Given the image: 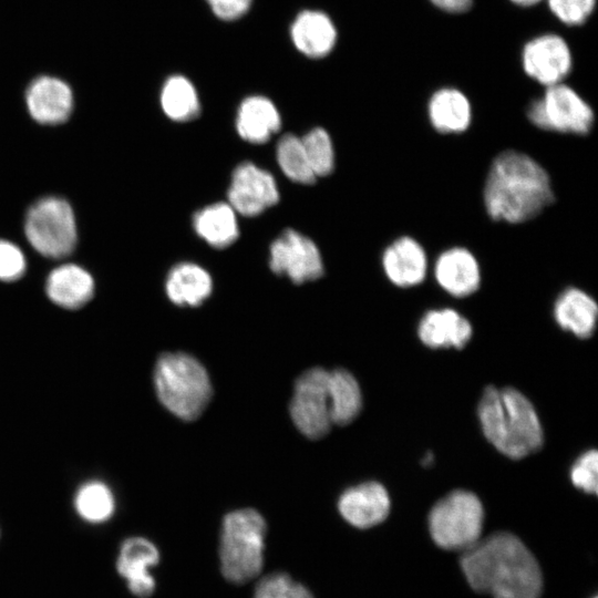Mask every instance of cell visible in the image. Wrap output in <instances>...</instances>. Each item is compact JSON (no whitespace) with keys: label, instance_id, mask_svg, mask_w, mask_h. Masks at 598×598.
Masks as SVG:
<instances>
[{"label":"cell","instance_id":"cell-36","mask_svg":"<svg viewBox=\"0 0 598 598\" xmlns=\"http://www.w3.org/2000/svg\"><path fill=\"white\" fill-rule=\"evenodd\" d=\"M436 7L454 13L467 11L473 0H431Z\"/></svg>","mask_w":598,"mask_h":598},{"label":"cell","instance_id":"cell-3","mask_svg":"<svg viewBox=\"0 0 598 598\" xmlns=\"http://www.w3.org/2000/svg\"><path fill=\"white\" fill-rule=\"evenodd\" d=\"M478 419L491 444L511 458L525 457L543 445L537 413L515 389L486 388L478 404Z\"/></svg>","mask_w":598,"mask_h":598},{"label":"cell","instance_id":"cell-11","mask_svg":"<svg viewBox=\"0 0 598 598\" xmlns=\"http://www.w3.org/2000/svg\"><path fill=\"white\" fill-rule=\"evenodd\" d=\"M227 197L236 213L254 217L276 205L279 192L269 172L251 162H243L233 172Z\"/></svg>","mask_w":598,"mask_h":598},{"label":"cell","instance_id":"cell-20","mask_svg":"<svg viewBox=\"0 0 598 598\" xmlns=\"http://www.w3.org/2000/svg\"><path fill=\"white\" fill-rule=\"evenodd\" d=\"M45 292L56 306L75 310L92 299L94 280L84 268L74 264H65L50 272Z\"/></svg>","mask_w":598,"mask_h":598},{"label":"cell","instance_id":"cell-23","mask_svg":"<svg viewBox=\"0 0 598 598\" xmlns=\"http://www.w3.org/2000/svg\"><path fill=\"white\" fill-rule=\"evenodd\" d=\"M165 289L173 303L198 307L210 296L213 280L203 267L193 262H181L168 272Z\"/></svg>","mask_w":598,"mask_h":598},{"label":"cell","instance_id":"cell-38","mask_svg":"<svg viewBox=\"0 0 598 598\" xmlns=\"http://www.w3.org/2000/svg\"><path fill=\"white\" fill-rule=\"evenodd\" d=\"M594 598H597L596 596Z\"/></svg>","mask_w":598,"mask_h":598},{"label":"cell","instance_id":"cell-9","mask_svg":"<svg viewBox=\"0 0 598 598\" xmlns=\"http://www.w3.org/2000/svg\"><path fill=\"white\" fill-rule=\"evenodd\" d=\"M290 415L296 427L307 437L324 436L332 424L329 401V372L323 368L305 371L295 383Z\"/></svg>","mask_w":598,"mask_h":598},{"label":"cell","instance_id":"cell-1","mask_svg":"<svg viewBox=\"0 0 598 598\" xmlns=\"http://www.w3.org/2000/svg\"><path fill=\"white\" fill-rule=\"evenodd\" d=\"M470 586L493 598H539L543 577L539 565L511 533H496L478 540L461 557Z\"/></svg>","mask_w":598,"mask_h":598},{"label":"cell","instance_id":"cell-16","mask_svg":"<svg viewBox=\"0 0 598 598\" xmlns=\"http://www.w3.org/2000/svg\"><path fill=\"white\" fill-rule=\"evenodd\" d=\"M342 517L352 526L369 528L383 522L390 512L386 489L377 482H365L344 491L338 502Z\"/></svg>","mask_w":598,"mask_h":598},{"label":"cell","instance_id":"cell-32","mask_svg":"<svg viewBox=\"0 0 598 598\" xmlns=\"http://www.w3.org/2000/svg\"><path fill=\"white\" fill-rule=\"evenodd\" d=\"M570 478L577 488L589 494L597 493L598 453L596 450L587 451L579 456L571 467Z\"/></svg>","mask_w":598,"mask_h":598},{"label":"cell","instance_id":"cell-2","mask_svg":"<svg viewBox=\"0 0 598 598\" xmlns=\"http://www.w3.org/2000/svg\"><path fill=\"white\" fill-rule=\"evenodd\" d=\"M483 197L488 216L508 224L535 218L555 198L546 169L529 155L517 151L502 152L493 159Z\"/></svg>","mask_w":598,"mask_h":598},{"label":"cell","instance_id":"cell-18","mask_svg":"<svg viewBox=\"0 0 598 598\" xmlns=\"http://www.w3.org/2000/svg\"><path fill=\"white\" fill-rule=\"evenodd\" d=\"M473 333L470 321L457 311L445 308L427 311L420 320L417 334L430 348H463Z\"/></svg>","mask_w":598,"mask_h":598},{"label":"cell","instance_id":"cell-30","mask_svg":"<svg viewBox=\"0 0 598 598\" xmlns=\"http://www.w3.org/2000/svg\"><path fill=\"white\" fill-rule=\"evenodd\" d=\"M300 140L316 177L329 175L334 167V151L327 131L316 127L300 137Z\"/></svg>","mask_w":598,"mask_h":598},{"label":"cell","instance_id":"cell-10","mask_svg":"<svg viewBox=\"0 0 598 598\" xmlns=\"http://www.w3.org/2000/svg\"><path fill=\"white\" fill-rule=\"evenodd\" d=\"M269 266L276 275L293 283L316 280L323 274V262L316 244L293 229H286L270 245Z\"/></svg>","mask_w":598,"mask_h":598},{"label":"cell","instance_id":"cell-7","mask_svg":"<svg viewBox=\"0 0 598 598\" xmlns=\"http://www.w3.org/2000/svg\"><path fill=\"white\" fill-rule=\"evenodd\" d=\"M24 233L41 255L54 259L66 257L76 244V223L70 204L54 196L39 199L27 213Z\"/></svg>","mask_w":598,"mask_h":598},{"label":"cell","instance_id":"cell-29","mask_svg":"<svg viewBox=\"0 0 598 598\" xmlns=\"http://www.w3.org/2000/svg\"><path fill=\"white\" fill-rule=\"evenodd\" d=\"M276 157L283 174L291 181L310 185L316 182L300 137L288 133L281 136L276 146Z\"/></svg>","mask_w":598,"mask_h":598},{"label":"cell","instance_id":"cell-27","mask_svg":"<svg viewBox=\"0 0 598 598\" xmlns=\"http://www.w3.org/2000/svg\"><path fill=\"white\" fill-rule=\"evenodd\" d=\"M329 401L332 423L347 425L358 416L362 405L361 390L349 371L329 372Z\"/></svg>","mask_w":598,"mask_h":598},{"label":"cell","instance_id":"cell-5","mask_svg":"<svg viewBox=\"0 0 598 598\" xmlns=\"http://www.w3.org/2000/svg\"><path fill=\"white\" fill-rule=\"evenodd\" d=\"M266 520L254 508H241L225 515L219 540L223 576L241 585L256 578L264 565Z\"/></svg>","mask_w":598,"mask_h":598},{"label":"cell","instance_id":"cell-12","mask_svg":"<svg viewBox=\"0 0 598 598\" xmlns=\"http://www.w3.org/2000/svg\"><path fill=\"white\" fill-rule=\"evenodd\" d=\"M525 72L550 86L567 76L571 69V54L567 43L556 34H545L529 41L523 51Z\"/></svg>","mask_w":598,"mask_h":598},{"label":"cell","instance_id":"cell-33","mask_svg":"<svg viewBox=\"0 0 598 598\" xmlns=\"http://www.w3.org/2000/svg\"><path fill=\"white\" fill-rule=\"evenodd\" d=\"M553 13L564 23H584L595 9L596 0H548Z\"/></svg>","mask_w":598,"mask_h":598},{"label":"cell","instance_id":"cell-28","mask_svg":"<svg viewBox=\"0 0 598 598\" xmlns=\"http://www.w3.org/2000/svg\"><path fill=\"white\" fill-rule=\"evenodd\" d=\"M161 105L171 120L188 122L200 113L198 94L193 83L183 75H172L161 92Z\"/></svg>","mask_w":598,"mask_h":598},{"label":"cell","instance_id":"cell-13","mask_svg":"<svg viewBox=\"0 0 598 598\" xmlns=\"http://www.w3.org/2000/svg\"><path fill=\"white\" fill-rule=\"evenodd\" d=\"M159 561V551L154 543L141 536L126 538L120 546L116 558V570L136 597H150L156 581L150 569Z\"/></svg>","mask_w":598,"mask_h":598},{"label":"cell","instance_id":"cell-4","mask_svg":"<svg viewBox=\"0 0 598 598\" xmlns=\"http://www.w3.org/2000/svg\"><path fill=\"white\" fill-rule=\"evenodd\" d=\"M153 375L159 402L182 420L197 419L212 399L213 388L206 369L188 353L161 354Z\"/></svg>","mask_w":598,"mask_h":598},{"label":"cell","instance_id":"cell-21","mask_svg":"<svg viewBox=\"0 0 598 598\" xmlns=\"http://www.w3.org/2000/svg\"><path fill=\"white\" fill-rule=\"evenodd\" d=\"M281 118L276 105L266 96L251 95L240 103L236 128L239 136L252 144H262L280 130Z\"/></svg>","mask_w":598,"mask_h":598},{"label":"cell","instance_id":"cell-31","mask_svg":"<svg viewBox=\"0 0 598 598\" xmlns=\"http://www.w3.org/2000/svg\"><path fill=\"white\" fill-rule=\"evenodd\" d=\"M254 598H313V596L289 575L274 573L259 580Z\"/></svg>","mask_w":598,"mask_h":598},{"label":"cell","instance_id":"cell-14","mask_svg":"<svg viewBox=\"0 0 598 598\" xmlns=\"http://www.w3.org/2000/svg\"><path fill=\"white\" fill-rule=\"evenodd\" d=\"M433 275L437 285L456 298L474 293L482 280L476 257L464 247H452L441 252L434 262Z\"/></svg>","mask_w":598,"mask_h":598},{"label":"cell","instance_id":"cell-26","mask_svg":"<svg viewBox=\"0 0 598 598\" xmlns=\"http://www.w3.org/2000/svg\"><path fill=\"white\" fill-rule=\"evenodd\" d=\"M72 505L75 514L85 523L104 524L116 509V498L112 487L101 478L83 481L74 491Z\"/></svg>","mask_w":598,"mask_h":598},{"label":"cell","instance_id":"cell-6","mask_svg":"<svg viewBox=\"0 0 598 598\" xmlns=\"http://www.w3.org/2000/svg\"><path fill=\"white\" fill-rule=\"evenodd\" d=\"M484 509L478 497L468 491H454L440 499L429 515L430 533L437 546L466 550L481 539Z\"/></svg>","mask_w":598,"mask_h":598},{"label":"cell","instance_id":"cell-19","mask_svg":"<svg viewBox=\"0 0 598 598\" xmlns=\"http://www.w3.org/2000/svg\"><path fill=\"white\" fill-rule=\"evenodd\" d=\"M290 35L299 52L306 56L319 59L332 51L337 40V30L324 12L303 10L292 22Z\"/></svg>","mask_w":598,"mask_h":598},{"label":"cell","instance_id":"cell-24","mask_svg":"<svg viewBox=\"0 0 598 598\" xmlns=\"http://www.w3.org/2000/svg\"><path fill=\"white\" fill-rule=\"evenodd\" d=\"M429 118L432 126L443 134L465 132L472 121L467 97L456 89H441L429 102Z\"/></svg>","mask_w":598,"mask_h":598},{"label":"cell","instance_id":"cell-17","mask_svg":"<svg viewBox=\"0 0 598 598\" xmlns=\"http://www.w3.org/2000/svg\"><path fill=\"white\" fill-rule=\"evenodd\" d=\"M30 115L41 124H60L68 120L73 107L70 86L53 76H40L31 82L25 94Z\"/></svg>","mask_w":598,"mask_h":598},{"label":"cell","instance_id":"cell-25","mask_svg":"<svg viewBox=\"0 0 598 598\" xmlns=\"http://www.w3.org/2000/svg\"><path fill=\"white\" fill-rule=\"evenodd\" d=\"M236 214L228 203H214L194 215L193 227L209 246L218 249L226 248L238 238Z\"/></svg>","mask_w":598,"mask_h":598},{"label":"cell","instance_id":"cell-8","mask_svg":"<svg viewBox=\"0 0 598 598\" xmlns=\"http://www.w3.org/2000/svg\"><path fill=\"white\" fill-rule=\"evenodd\" d=\"M528 120L537 127L558 133L585 135L594 125V112L571 87L558 83L530 103Z\"/></svg>","mask_w":598,"mask_h":598},{"label":"cell","instance_id":"cell-35","mask_svg":"<svg viewBox=\"0 0 598 598\" xmlns=\"http://www.w3.org/2000/svg\"><path fill=\"white\" fill-rule=\"evenodd\" d=\"M214 14L226 21L243 17L250 8L252 0H206Z\"/></svg>","mask_w":598,"mask_h":598},{"label":"cell","instance_id":"cell-34","mask_svg":"<svg viewBox=\"0 0 598 598\" xmlns=\"http://www.w3.org/2000/svg\"><path fill=\"white\" fill-rule=\"evenodd\" d=\"M25 270V259L22 251L14 244L0 239V280L14 281Z\"/></svg>","mask_w":598,"mask_h":598},{"label":"cell","instance_id":"cell-37","mask_svg":"<svg viewBox=\"0 0 598 598\" xmlns=\"http://www.w3.org/2000/svg\"><path fill=\"white\" fill-rule=\"evenodd\" d=\"M512 1L514 3H516V4H519V6H523V7H528V6L536 4L540 0H512Z\"/></svg>","mask_w":598,"mask_h":598},{"label":"cell","instance_id":"cell-15","mask_svg":"<svg viewBox=\"0 0 598 598\" xmlns=\"http://www.w3.org/2000/svg\"><path fill=\"white\" fill-rule=\"evenodd\" d=\"M382 268L389 281L394 286L414 287L422 283L427 275V255L417 240L402 236L384 249Z\"/></svg>","mask_w":598,"mask_h":598},{"label":"cell","instance_id":"cell-22","mask_svg":"<svg viewBox=\"0 0 598 598\" xmlns=\"http://www.w3.org/2000/svg\"><path fill=\"white\" fill-rule=\"evenodd\" d=\"M598 306L586 291L569 287L556 299L554 318L558 326L578 338H589L596 329Z\"/></svg>","mask_w":598,"mask_h":598}]
</instances>
